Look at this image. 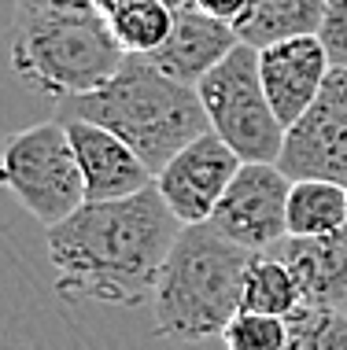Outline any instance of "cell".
Instances as JSON below:
<instances>
[{"label": "cell", "mask_w": 347, "mask_h": 350, "mask_svg": "<svg viewBox=\"0 0 347 350\" xmlns=\"http://www.w3.org/2000/svg\"><path fill=\"white\" fill-rule=\"evenodd\" d=\"M181 229L155 185L126 200L86 203L67 221L44 229L55 291L70 302L137 306L152 299Z\"/></svg>", "instance_id": "obj_1"}, {"label": "cell", "mask_w": 347, "mask_h": 350, "mask_svg": "<svg viewBox=\"0 0 347 350\" xmlns=\"http://www.w3.org/2000/svg\"><path fill=\"white\" fill-rule=\"evenodd\" d=\"M55 122H92L115 133L159 174L177 151L211 133L200 89L170 78L148 55H126L115 78L97 92L55 103Z\"/></svg>", "instance_id": "obj_2"}, {"label": "cell", "mask_w": 347, "mask_h": 350, "mask_svg": "<svg viewBox=\"0 0 347 350\" xmlns=\"http://www.w3.org/2000/svg\"><path fill=\"white\" fill-rule=\"evenodd\" d=\"M255 251L226 240L214 225L177 232L152 291V325L174 343H203L226 332L240 314L244 273Z\"/></svg>", "instance_id": "obj_3"}, {"label": "cell", "mask_w": 347, "mask_h": 350, "mask_svg": "<svg viewBox=\"0 0 347 350\" xmlns=\"http://www.w3.org/2000/svg\"><path fill=\"white\" fill-rule=\"evenodd\" d=\"M126 52L97 8L15 15L8 37L12 74L52 103L97 92L115 78Z\"/></svg>", "instance_id": "obj_4"}, {"label": "cell", "mask_w": 347, "mask_h": 350, "mask_svg": "<svg viewBox=\"0 0 347 350\" xmlns=\"http://www.w3.org/2000/svg\"><path fill=\"white\" fill-rule=\"evenodd\" d=\"M0 188L12 192L15 203L44 229L81 211L86 177L67 126L52 118L15 129L0 140Z\"/></svg>", "instance_id": "obj_5"}, {"label": "cell", "mask_w": 347, "mask_h": 350, "mask_svg": "<svg viewBox=\"0 0 347 350\" xmlns=\"http://www.w3.org/2000/svg\"><path fill=\"white\" fill-rule=\"evenodd\" d=\"M211 133L240 155V163H277L285 148V122L277 118L259 74V49L237 44L200 85Z\"/></svg>", "instance_id": "obj_6"}, {"label": "cell", "mask_w": 347, "mask_h": 350, "mask_svg": "<svg viewBox=\"0 0 347 350\" xmlns=\"http://www.w3.org/2000/svg\"><path fill=\"white\" fill-rule=\"evenodd\" d=\"M277 170L288 181L347 188V67H333L311 107L285 129Z\"/></svg>", "instance_id": "obj_7"}, {"label": "cell", "mask_w": 347, "mask_h": 350, "mask_svg": "<svg viewBox=\"0 0 347 350\" xmlns=\"http://www.w3.org/2000/svg\"><path fill=\"white\" fill-rule=\"evenodd\" d=\"M288 192L292 181L277 163H244L207 225L240 247L266 254L288 236Z\"/></svg>", "instance_id": "obj_8"}, {"label": "cell", "mask_w": 347, "mask_h": 350, "mask_svg": "<svg viewBox=\"0 0 347 350\" xmlns=\"http://www.w3.org/2000/svg\"><path fill=\"white\" fill-rule=\"evenodd\" d=\"M240 166V155L218 133H203L159 170L155 188L181 225H207Z\"/></svg>", "instance_id": "obj_9"}, {"label": "cell", "mask_w": 347, "mask_h": 350, "mask_svg": "<svg viewBox=\"0 0 347 350\" xmlns=\"http://www.w3.org/2000/svg\"><path fill=\"white\" fill-rule=\"evenodd\" d=\"M329 70L333 59L325 52L322 37H292V41L259 49L262 85H266V96L274 103L277 118L285 122V129L318 100Z\"/></svg>", "instance_id": "obj_10"}, {"label": "cell", "mask_w": 347, "mask_h": 350, "mask_svg": "<svg viewBox=\"0 0 347 350\" xmlns=\"http://www.w3.org/2000/svg\"><path fill=\"white\" fill-rule=\"evenodd\" d=\"M86 177V203H111L137 196L155 185V174L140 163V155L115 133L92 122H63Z\"/></svg>", "instance_id": "obj_11"}, {"label": "cell", "mask_w": 347, "mask_h": 350, "mask_svg": "<svg viewBox=\"0 0 347 350\" xmlns=\"http://www.w3.org/2000/svg\"><path fill=\"white\" fill-rule=\"evenodd\" d=\"M237 44L240 37L233 23H222V18L200 12L196 4H185L174 12V26H170V37L163 41V49L148 55V59L177 81L200 85Z\"/></svg>", "instance_id": "obj_12"}, {"label": "cell", "mask_w": 347, "mask_h": 350, "mask_svg": "<svg viewBox=\"0 0 347 350\" xmlns=\"http://www.w3.org/2000/svg\"><path fill=\"white\" fill-rule=\"evenodd\" d=\"M274 258H281L299 284L303 306L344 310L347 302V229L329 236H285Z\"/></svg>", "instance_id": "obj_13"}, {"label": "cell", "mask_w": 347, "mask_h": 350, "mask_svg": "<svg viewBox=\"0 0 347 350\" xmlns=\"http://www.w3.org/2000/svg\"><path fill=\"white\" fill-rule=\"evenodd\" d=\"M325 18V0H251L237 18L240 44L270 49L292 37H318Z\"/></svg>", "instance_id": "obj_14"}, {"label": "cell", "mask_w": 347, "mask_h": 350, "mask_svg": "<svg viewBox=\"0 0 347 350\" xmlns=\"http://www.w3.org/2000/svg\"><path fill=\"white\" fill-rule=\"evenodd\" d=\"M347 229V188L333 181H292L288 236H329Z\"/></svg>", "instance_id": "obj_15"}, {"label": "cell", "mask_w": 347, "mask_h": 350, "mask_svg": "<svg viewBox=\"0 0 347 350\" xmlns=\"http://www.w3.org/2000/svg\"><path fill=\"white\" fill-rule=\"evenodd\" d=\"M299 306H303V295H299V284L292 277V269L281 258H274V254H255L248 273H244L240 310L288 321Z\"/></svg>", "instance_id": "obj_16"}, {"label": "cell", "mask_w": 347, "mask_h": 350, "mask_svg": "<svg viewBox=\"0 0 347 350\" xmlns=\"http://www.w3.org/2000/svg\"><path fill=\"white\" fill-rule=\"evenodd\" d=\"M170 26H174V12L163 0H140V4L111 18L115 41L122 44L126 55H155L170 37Z\"/></svg>", "instance_id": "obj_17"}, {"label": "cell", "mask_w": 347, "mask_h": 350, "mask_svg": "<svg viewBox=\"0 0 347 350\" xmlns=\"http://www.w3.org/2000/svg\"><path fill=\"white\" fill-rule=\"evenodd\" d=\"M288 350H347V314L299 306L288 317Z\"/></svg>", "instance_id": "obj_18"}, {"label": "cell", "mask_w": 347, "mask_h": 350, "mask_svg": "<svg viewBox=\"0 0 347 350\" xmlns=\"http://www.w3.org/2000/svg\"><path fill=\"white\" fill-rule=\"evenodd\" d=\"M218 339L226 350H288V321L240 310Z\"/></svg>", "instance_id": "obj_19"}, {"label": "cell", "mask_w": 347, "mask_h": 350, "mask_svg": "<svg viewBox=\"0 0 347 350\" xmlns=\"http://www.w3.org/2000/svg\"><path fill=\"white\" fill-rule=\"evenodd\" d=\"M322 37L333 67H347V0H325V18H322Z\"/></svg>", "instance_id": "obj_20"}, {"label": "cell", "mask_w": 347, "mask_h": 350, "mask_svg": "<svg viewBox=\"0 0 347 350\" xmlns=\"http://www.w3.org/2000/svg\"><path fill=\"white\" fill-rule=\"evenodd\" d=\"M70 8H92V0H15V15H44V12H70Z\"/></svg>", "instance_id": "obj_21"}, {"label": "cell", "mask_w": 347, "mask_h": 350, "mask_svg": "<svg viewBox=\"0 0 347 350\" xmlns=\"http://www.w3.org/2000/svg\"><path fill=\"white\" fill-rule=\"evenodd\" d=\"M248 4H251V0H196V8H200V12L222 18V23H233V26H237V18L244 12H248Z\"/></svg>", "instance_id": "obj_22"}, {"label": "cell", "mask_w": 347, "mask_h": 350, "mask_svg": "<svg viewBox=\"0 0 347 350\" xmlns=\"http://www.w3.org/2000/svg\"><path fill=\"white\" fill-rule=\"evenodd\" d=\"M133 4H140V0H92V8H97V12L104 15L107 23H111L115 15H122L126 8H133Z\"/></svg>", "instance_id": "obj_23"}, {"label": "cell", "mask_w": 347, "mask_h": 350, "mask_svg": "<svg viewBox=\"0 0 347 350\" xmlns=\"http://www.w3.org/2000/svg\"><path fill=\"white\" fill-rule=\"evenodd\" d=\"M166 8H170V12H177V8H185V4H196V0H163Z\"/></svg>", "instance_id": "obj_24"}, {"label": "cell", "mask_w": 347, "mask_h": 350, "mask_svg": "<svg viewBox=\"0 0 347 350\" xmlns=\"http://www.w3.org/2000/svg\"><path fill=\"white\" fill-rule=\"evenodd\" d=\"M344 314H347V302H344Z\"/></svg>", "instance_id": "obj_25"}]
</instances>
